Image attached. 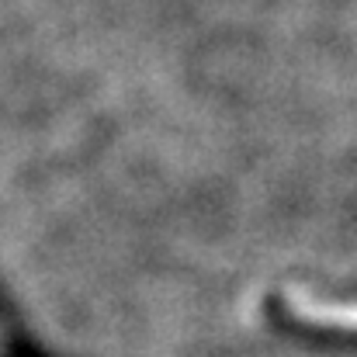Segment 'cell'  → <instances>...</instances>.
Wrapping results in <instances>:
<instances>
[{"instance_id":"6da1fadb","label":"cell","mask_w":357,"mask_h":357,"mask_svg":"<svg viewBox=\"0 0 357 357\" xmlns=\"http://www.w3.org/2000/svg\"><path fill=\"white\" fill-rule=\"evenodd\" d=\"M284 309L305 326H319V330L357 337V298L326 295V291H312V288L291 284L284 291Z\"/></svg>"}]
</instances>
